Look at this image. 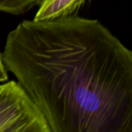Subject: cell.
<instances>
[{
	"mask_svg": "<svg viewBox=\"0 0 132 132\" xmlns=\"http://www.w3.org/2000/svg\"><path fill=\"white\" fill-rule=\"evenodd\" d=\"M0 132H51L43 113L15 81L0 84Z\"/></svg>",
	"mask_w": 132,
	"mask_h": 132,
	"instance_id": "cell-2",
	"label": "cell"
},
{
	"mask_svg": "<svg viewBox=\"0 0 132 132\" xmlns=\"http://www.w3.org/2000/svg\"><path fill=\"white\" fill-rule=\"evenodd\" d=\"M2 58L51 132H132V52L100 21L24 20Z\"/></svg>",
	"mask_w": 132,
	"mask_h": 132,
	"instance_id": "cell-1",
	"label": "cell"
},
{
	"mask_svg": "<svg viewBox=\"0 0 132 132\" xmlns=\"http://www.w3.org/2000/svg\"><path fill=\"white\" fill-rule=\"evenodd\" d=\"M86 0H42L33 19L50 20L73 15Z\"/></svg>",
	"mask_w": 132,
	"mask_h": 132,
	"instance_id": "cell-3",
	"label": "cell"
},
{
	"mask_svg": "<svg viewBox=\"0 0 132 132\" xmlns=\"http://www.w3.org/2000/svg\"><path fill=\"white\" fill-rule=\"evenodd\" d=\"M7 80H8L7 69L3 63L2 54H0V82H6Z\"/></svg>",
	"mask_w": 132,
	"mask_h": 132,
	"instance_id": "cell-5",
	"label": "cell"
},
{
	"mask_svg": "<svg viewBox=\"0 0 132 132\" xmlns=\"http://www.w3.org/2000/svg\"><path fill=\"white\" fill-rule=\"evenodd\" d=\"M42 0H0V12L21 15L39 5Z\"/></svg>",
	"mask_w": 132,
	"mask_h": 132,
	"instance_id": "cell-4",
	"label": "cell"
}]
</instances>
